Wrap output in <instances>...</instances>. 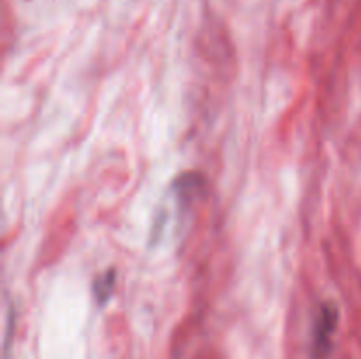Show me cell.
Segmentation results:
<instances>
[{"label":"cell","instance_id":"1","mask_svg":"<svg viewBox=\"0 0 361 359\" xmlns=\"http://www.w3.org/2000/svg\"><path fill=\"white\" fill-rule=\"evenodd\" d=\"M338 324V308L326 301L319 306L312 327V359H328L334 348V334Z\"/></svg>","mask_w":361,"mask_h":359},{"label":"cell","instance_id":"2","mask_svg":"<svg viewBox=\"0 0 361 359\" xmlns=\"http://www.w3.org/2000/svg\"><path fill=\"white\" fill-rule=\"evenodd\" d=\"M116 273L115 270H108L106 273H102L101 277H97V280L94 282V294L97 299L99 305H104L113 294V289L116 284Z\"/></svg>","mask_w":361,"mask_h":359}]
</instances>
